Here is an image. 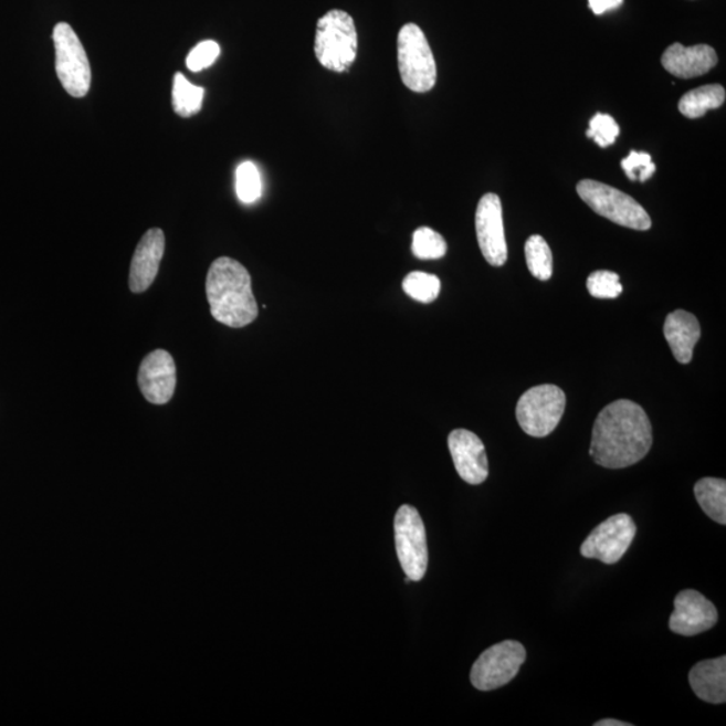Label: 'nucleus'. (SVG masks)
<instances>
[{
	"instance_id": "obj_24",
	"label": "nucleus",
	"mask_w": 726,
	"mask_h": 726,
	"mask_svg": "<svg viewBox=\"0 0 726 726\" xmlns=\"http://www.w3.org/2000/svg\"><path fill=\"white\" fill-rule=\"evenodd\" d=\"M235 192L239 200L244 203H253L262 197L263 182L259 169L253 161H244L235 171Z\"/></svg>"
},
{
	"instance_id": "obj_11",
	"label": "nucleus",
	"mask_w": 726,
	"mask_h": 726,
	"mask_svg": "<svg viewBox=\"0 0 726 726\" xmlns=\"http://www.w3.org/2000/svg\"><path fill=\"white\" fill-rule=\"evenodd\" d=\"M475 229L477 244L483 257L493 266L506 264L508 252L506 244L504 212H502L501 198L488 192L477 203L475 214Z\"/></svg>"
},
{
	"instance_id": "obj_23",
	"label": "nucleus",
	"mask_w": 726,
	"mask_h": 726,
	"mask_svg": "<svg viewBox=\"0 0 726 726\" xmlns=\"http://www.w3.org/2000/svg\"><path fill=\"white\" fill-rule=\"evenodd\" d=\"M402 290L413 301L430 304L438 299L442 283L438 276L425 272H412L403 278Z\"/></svg>"
},
{
	"instance_id": "obj_20",
	"label": "nucleus",
	"mask_w": 726,
	"mask_h": 726,
	"mask_svg": "<svg viewBox=\"0 0 726 726\" xmlns=\"http://www.w3.org/2000/svg\"><path fill=\"white\" fill-rule=\"evenodd\" d=\"M694 495L701 508L719 525L726 524V482L717 477H704L694 486Z\"/></svg>"
},
{
	"instance_id": "obj_3",
	"label": "nucleus",
	"mask_w": 726,
	"mask_h": 726,
	"mask_svg": "<svg viewBox=\"0 0 726 726\" xmlns=\"http://www.w3.org/2000/svg\"><path fill=\"white\" fill-rule=\"evenodd\" d=\"M315 55L326 70L343 73L357 57L358 34L353 17L343 10L328 11L316 27Z\"/></svg>"
},
{
	"instance_id": "obj_19",
	"label": "nucleus",
	"mask_w": 726,
	"mask_h": 726,
	"mask_svg": "<svg viewBox=\"0 0 726 726\" xmlns=\"http://www.w3.org/2000/svg\"><path fill=\"white\" fill-rule=\"evenodd\" d=\"M726 92L723 85L699 86L681 97L678 109L688 119H699L707 111L717 109L725 103Z\"/></svg>"
},
{
	"instance_id": "obj_28",
	"label": "nucleus",
	"mask_w": 726,
	"mask_h": 726,
	"mask_svg": "<svg viewBox=\"0 0 726 726\" xmlns=\"http://www.w3.org/2000/svg\"><path fill=\"white\" fill-rule=\"evenodd\" d=\"M622 169L630 181L645 182L654 176L656 166L651 160L650 154L631 151L629 157L622 160Z\"/></svg>"
},
{
	"instance_id": "obj_31",
	"label": "nucleus",
	"mask_w": 726,
	"mask_h": 726,
	"mask_svg": "<svg viewBox=\"0 0 726 726\" xmlns=\"http://www.w3.org/2000/svg\"><path fill=\"white\" fill-rule=\"evenodd\" d=\"M632 724L619 722V719L606 718L595 723V726H631Z\"/></svg>"
},
{
	"instance_id": "obj_8",
	"label": "nucleus",
	"mask_w": 726,
	"mask_h": 726,
	"mask_svg": "<svg viewBox=\"0 0 726 726\" xmlns=\"http://www.w3.org/2000/svg\"><path fill=\"white\" fill-rule=\"evenodd\" d=\"M397 556L408 581H420L427 574L428 545L423 519L411 505H402L394 517Z\"/></svg>"
},
{
	"instance_id": "obj_13",
	"label": "nucleus",
	"mask_w": 726,
	"mask_h": 726,
	"mask_svg": "<svg viewBox=\"0 0 726 726\" xmlns=\"http://www.w3.org/2000/svg\"><path fill=\"white\" fill-rule=\"evenodd\" d=\"M140 392L154 406H165L177 388V366L169 351L155 350L140 364L138 371Z\"/></svg>"
},
{
	"instance_id": "obj_7",
	"label": "nucleus",
	"mask_w": 726,
	"mask_h": 726,
	"mask_svg": "<svg viewBox=\"0 0 726 726\" xmlns=\"http://www.w3.org/2000/svg\"><path fill=\"white\" fill-rule=\"evenodd\" d=\"M55 72L64 90L72 97L88 95L92 71L88 55L74 30L67 23H59L53 31Z\"/></svg>"
},
{
	"instance_id": "obj_4",
	"label": "nucleus",
	"mask_w": 726,
	"mask_h": 726,
	"mask_svg": "<svg viewBox=\"0 0 726 726\" xmlns=\"http://www.w3.org/2000/svg\"><path fill=\"white\" fill-rule=\"evenodd\" d=\"M397 59L403 85L418 93L430 92L438 78L436 61L424 31L407 23L397 39Z\"/></svg>"
},
{
	"instance_id": "obj_22",
	"label": "nucleus",
	"mask_w": 726,
	"mask_h": 726,
	"mask_svg": "<svg viewBox=\"0 0 726 726\" xmlns=\"http://www.w3.org/2000/svg\"><path fill=\"white\" fill-rule=\"evenodd\" d=\"M525 257L527 269L538 281H549L554 275V256L548 242L543 235L535 234L527 239L525 244Z\"/></svg>"
},
{
	"instance_id": "obj_30",
	"label": "nucleus",
	"mask_w": 726,
	"mask_h": 726,
	"mask_svg": "<svg viewBox=\"0 0 726 726\" xmlns=\"http://www.w3.org/2000/svg\"><path fill=\"white\" fill-rule=\"evenodd\" d=\"M589 9L593 11V14L601 15L604 12L618 9L624 0H588Z\"/></svg>"
},
{
	"instance_id": "obj_12",
	"label": "nucleus",
	"mask_w": 726,
	"mask_h": 726,
	"mask_svg": "<svg viewBox=\"0 0 726 726\" xmlns=\"http://www.w3.org/2000/svg\"><path fill=\"white\" fill-rule=\"evenodd\" d=\"M717 622V608L703 593L685 589L676 595L674 612L669 620L670 630L674 634L696 636L713 629Z\"/></svg>"
},
{
	"instance_id": "obj_6",
	"label": "nucleus",
	"mask_w": 726,
	"mask_h": 726,
	"mask_svg": "<svg viewBox=\"0 0 726 726\" xmlns=\"http://www.w3.org/2000/svg\"><path fill=\"white\" fill-rule=\"evenodd\" d=\"M567 396L556 385H538L527 390L517 403L515 415L523 431L533 438L554 432L562 419Z\"/></svg>"
},
{
	"instance_id": "obj_1",
	"label": "nucleus",
	"mask_w": 726,
	"mask_h": 726,
	"mask_svg": "<svg viewBox=\"0 0 726 726\" xmlns=\"http://www.w3.org/2000/svg\"><path fill=\"white\" fill-rule=\"evenodd\" d=\"M653 445V427L634 401L618 400L596 418L589 455L604 469L630 467L642 461Z\"/></svg>"
},
{
	"instance_id": "obj_10",
	"label": "nucleus",
	"mask_w": 726,
	"mask_h": 726,
	"mask_svg": "<svg viewBox=\"0 0 726 726\" xmlns=\"http://www.w3.org/2000/svg\"><path fill=\"white\" fill-rule=\"evenodd\" d=\"M636 536V525L629 514H615L604 520L588 536L580 548L586 558L617 564L630 549Z\"/></svg>"
},
{
	"instance_id": "obj_16",
	"label": "nucleus",
	"mask_w": 726,
	"mask_h": 726,
	"mask_svg": "<svg viewBox=\"0 0 726 726\" xmlns=\"http://www.w3.org/2000/svg\"><path fill=\"white\" fill-rule=\"evenodd\" d=\"M662 65L678 78H694L704 76L717 65L718 57L715 49L707 45L685 48L681 43H673L662 55Z\"/></svg>"
},
{
	"instance_id": "obj_26",
	"label": "nucleus",
	"mask_w": 726,
	"mask_h": 726,
	"mask_svg": "<svg viewBox=\"0 0 726 726\" xmlns=\"http://www.w3.org/2000/svg\"><path fill=\"white\" fill-rule=\"evenodd\" d=\"M588 293L598 299H615L623 293L618 273L611 271H596L587 281Z\"/></svg>"
},
{
	"instance_id": "obj_29",
	"label": "nucleus",
	"mask_w": 726,
	"mask_h": 726,
	"mask_svg": "<svg viewBox=\"0 0 726 726\" xmlns=\"http://www.w3.org/2000/svg\"><path fill=\"white\" fill-rule=\"evenodd\" d=\"M221 53V48L215 41H203L192 49L186 59L191 72H200L212 66Z\"/></svg>"
},
{
	"instance_id": "obj_14",
	"label": "nucleus",
	"mask_w": 726,
	"mask_h": 726,
	"mask_svg": "<svg viewBox=\"0 0 726 726\" xmlns=\"http://www.w3.org/2000/svg\"><path fill=\"white\" fill-rule=\"evenodd\" d=\"M449 449L459 476L469 484H482L488 476L486 449L474 432L455 430L450 433Z\"/></svg>"
},
{
	"instance_id": "obj_17",
	"label": "nucleus",
	"mask_w": 726,
	"mask_h": 726,
	"mask_svg": "<svg viewBox=\"0 0 726 726\" xmlns=\"http://www.w3.org/2000/svg\"><path fill=\"white\" fill-rule=\"evenodd\" d=\"M663 334L676 361L684 365L691 362L694 346L701 338V326L696 316L684 309H675L667 315Z\"/></svg>"
},
{
	"instance_id": "obj_21",
	"label": "nucleus",
	"mask_w": 726,
	"mask_h": 726,
	"mask_svg": "<svg viewBox=\"0 0 726 726\" xmlns=\"http://www.w3.org/2000/svg\"><path fill=\"white\" fill-rule=\"evenodd\" d=\"M204 91L192 85L182 73H176L172 85V108L182 117H191L202 109Z\"/></svg>"
},
{
	"instance_id": "obj_5",
	"label": "nucleus",
	"mask_w": 726,
	"mask_h": 726,
	"mask_svg": "<svg viewBox=\"0 0 726 726\" xmlns=\"http://www.w3.org/2000/svg\"><path fill=\"white\" fill-rule=\"evenodd\" d=\"M577 194L595 213L620 227L649 231L653 223L641 203L612 186L585 179L577 185Z\"/></svg>"
},
{
	"instance_id": "obj_18",
	"label": "nucleus",
	"mask_w": 726,
	"mask_h": 726,
	"mask_svg": "<svg viewBox=\"0 0 726 726\" xmlns=\"http://www.w3.org/2000/svg\"><path fill=\"white\" fill-rule=\"evenodd\" d=\"M688 682L699 699L709 704L726 701V656L697 663L688 673Z\"/></svg>"
},
{
	"instance_id": "obj_15",
	"label": "nucleus",
	"mask_w": 726,
	"mask_h": 726,
	"mask_svg": "<svg viewBox=\"0 0 726 726\" xmlns=\"http://www.w3.org/2000/svg\"><path fill=\"white\" fill-rule=\"evenodd\" d=\"M166 248L165 233L154 228L143 235L134 253L131 270H129V290L134 294L145 293L151 287L159 272Z\"/></svg>"
},
{
	"instance_id": "obj_9",
	"label": "nucleus",
	"mask_w": 726,
	"mask_h": 726,
	"mask_svg": "<svg viewBox=\"0 0 726 726\" xmlns=\"http://www.w3.org/2000/svg\"><path fill=\"white\" fill-rule=\"evenodd\" d=\"M526 661V650L515 641L492 645L477 657L471 669V684L477 691L492 692L512 682Z\"/></svg>"
},
{
	"instance_id": "obj_25",
	"label": "nucleus",
	"mask_w": 726,
	"mask_h": 726,
	"mask_svg": "<svg viewBox=\"0 0 726 726\" xmlns=\"http://www.w3.org/2000/svg\"><path fill=\"white\" fill-rule=\"evenodd\" d=\"M446 242L442 234L431 228H419L413 233L412 252L420 260H438L445 256Z\"/></svg>"
},
{
	"instance_id": "obj_2",
	"label": "nucleus",
	"mask_w": 726,
	"mask_h": 726,
	"mask_svg": "<svg viewBox=\"0 0 726 726\" xmlns=\"http://www.w3.org/2000/svg\"><path fill=\"white\" fill-rule=\"evenodd\" d=\"M210 314L228 327L242 328L259 316L250 272L238 260L220 257L210 265L207 276Z\"/></svg>"
},
{
	"instance_id": "obj_27",
	"label": "nucleus",
	"mask_w": 726,
	"mask_h": 726,
	"mask_svg": "<svg viewBox=\"0 0 726 726\" xmlns=\"http://www.w3.org/2000/svg\"><path fill=\"white\" fill-rule=\"evenodd\" d=\"M619 134L618 123L610 115L596 114L589 122L587 136L598 143L600 147L612 146Z\"/></svg>"
}]
</instances>
